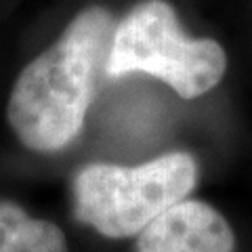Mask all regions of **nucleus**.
Returning <instances> with one entry per match:
<instances>
[{
    "instance_id": "nucleus-1",
    "label": "nucleus",
    "mask_w": 252,
    "mask_h": 252,
    "mask_svg": "<svg viewBox=\"0 0 252 252\" xmlns=\"http://www.w3.org/2000/svg\"><path fill=\"white\" fill-rule=\"evenodd\" d=\"M114 15L86 6L49 49L21 69L13 84L6 118L23 145L55 154L82 135L89 107L114 38Z\"/></svg>"
},
{
    "instance_id": "nucleus-2",
    "label": "nucleus",
    "mask_w": 252,
    "mask_h": 252,
    "mask_svg": "<svg viewBox=\"0 0 252 252\" xmlns=\"http://www.w3.org/2000/svg\"><path fill=\"white\" fill-rule=\"evenodd\" d=\"M195 183L198 162L187 152L137 166L86 164L74 177V215L103 238H137L162 212L187 200Z\"/></svg>"
},
{
    "instance_id": "nucleus-3",
    "label": "nucleus",
    "mask_w": 252,
    "mask_h": 252,
    "mask_svg": "<svg viewBox=\"0 0 252 252\" xmlns=\"http://www.w3.org/2000/svg\"><path fill=\"white\" fill-rule=\"evenodd\" d=\"M227 53L212 38H191L166 0H141L116 23L105 76L147 74L181 99H198L223 80Z\"/></svg>"
},
{
    "instance_id": "nucleus-4",
    "label": "nucleus",
    "mask_w": 252,
    "mask_h": 252,
    "mask_svg": "<svg viewBox=\"0 0 252 252\" xmlns=\"http://www.w3.org/2000/svg\"><path fill=\"white\" fill-rule=\"evenodd\" d=\"M137 252H235V233L202 200H183L137 235Z\"/></svg>"
},
{
    "instance_id": "nucleus-5",
    "label": "nucleus",
    "mask_w": 252,
    "mask_h": 252,
    "mask_svg": "<svg viewBox=\"0 0 252 252\" xmlns=\"http://www.w3.org/2000/svg\"><path fill=\"white\" fill-rule=\"evenodd\" d=\"M0 252H67L65 235L51 220L34 219L0 200Z\"/></svg>"
}]
</instances>
